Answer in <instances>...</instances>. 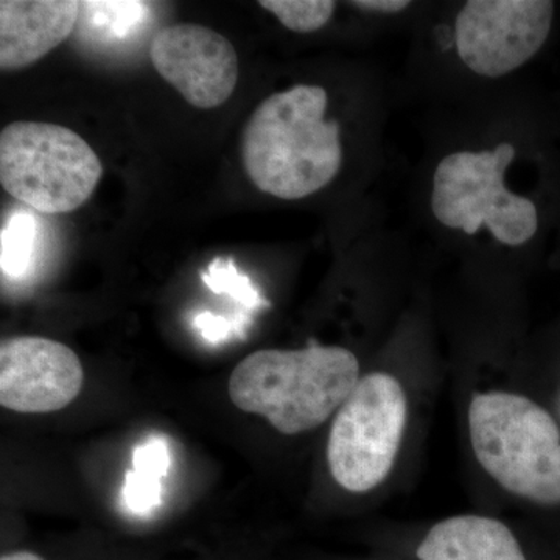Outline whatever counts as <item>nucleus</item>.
Wrapping results in <instances>:
<instances>
[{
  "label": "nucleus",
  "mask_w": 560,
  "mask_h": 560,
  "mask_svg": "<svg viewBox=\"0 0 560 560\" xmlns=\"http://www.w3.org/2000/svg\"><path fill=\"white\" fill-rule=\"evenodd\" d=\"M327 92L296 84L257 106L242 136V161L257 189L279 200L311 197L342 165L340 125L326 120Z\"/></svg>",
  "instance_id": "f257e3e1"
},
{
  "label": "nucleus",
  "mask_w": 560,
  "mask_h": 560,
  "mask_svg": "<svg viewBox=\"0 0 560 560\" xmlns=\"http://www.w3.org/2000/svg\"><path fill=\"white\" fill-rule=\"evenodd\" d=\"M359 360L338 346L250 353L232 371L230 397L238 410L259 415L279 433H305L340 410L360 382Z\"/></svg>",
  "instance_id": "f03ea898"
},
{
  "label": "nucleus",
  "mask_w": 560,
  "mask_h": 560,
  "mask_svg": "<svg viewBox=\"0 0 560 560\" xmlns=\"http://www.w3.org/2000/svg\"><path fill=\"white\" fill-rule=\"evenodd\" d=\"M469 429L493 480L534 503L560 504V429L544 407L518 394H477Z\"/></svg>",
  "instance_id": "7ed1b4c3"
},
{
  "label": "nucleus",
  "mask_w": 560,
  "mask_h": 560,
  "mask_svg": "<svg viewBox=\"0 0 560 560\" xmlns=\"http://www.w3.org/2000/svg\"><path fill=\"white\" fill-rule=\"evenodd\" d=\"M517 150L500 143L486 151H456L438 164L431 212L444 226L474 235L486 228L503 245L523 246L540 231L536 201L506 186Z\"/></svg>",
  "instance_id": "20e7f679"
},
{
  "label": "nucleus",
  "mask_w": 560,
  "mask_h": 560,
  "mask_svg": "<svg viewBox=\"0 0 560 560\" xmlns=\"http://www.w3.org/2000/svg\"><path fill=\"white\" fill-rule=\"evenodd\" d=\"M102 175L90 143L61 125L20 120L0 132V184L39 212L58 215L81 208Z\"/></svg>",
  "instance_id": "39448f33"
},
{
  "label": "nucleus",
  "mask_w": 560,
  "mask_h": 560,
  "mask_svg": "<svg viewBox=\"0 0 560 560\" xmlns=\"http://www.w3.org/2000/svg\"><path fill=\"white\" fill-rule=\"evenodd\" d=\"M407 397L397 378L374 372L360 378L335 415L327 460L335 481L368 492L393 469L407 427Z\"/></svg>",
  "instance_id": "423d86ee"
},
{
  "label": "nucleus",
  "mask_w": 560,
  "mask_h": 560,
  "mask_svg": "<svg viewBox=\"0 0 560 560\" xmlns=\"http://www.w3.org/2000/svg\"><path fill=\"white\" fill-rule=\"evenodd\" d=\"M556 14L551 0H470L455 22L460 61L486 79L508 75L547 46Z\"/></svg>",
  "instance_id": "0eeeda50"
},
{
  "label": "nucleus",
  "mask_w": 560,
  "mask_h": 560,
  "mask_svg": "<svg viewBox=\"0 0 560 560\" xmlns=\"http://www.w3.org/2000/svg\"><path fill=\"white\" fill-rule=\"evenodd\" d=\"M150 58L158 73L195 108L230 101L238 81V57L231 40L198 24H175L156 33Z\"/></svg>",
  "instance_id": "6e6552de"
},
{
  "label": "nucleus",
  "mask_w": 560,
  "mask_h": 560,
  "mask_svg": "<svg viewBox=\"0 0 560 560\" xmlns=\"http://www.w3.org/2000/svg\"><path fill=\"white\" fill-rule=\"evenodd\" d=\"M84 372L62 342L14 337L0 345V405L22 415L60 411L79 397Z\"/></svg>",
  "instance_id": "1a4fd4ad"
},
{
  "label": "nucleus",
  "mask_w": 560,
  "mask_h": 560,
  "mask_svg": "<svg viewBox=\"0 0 560 560\" xmlns=\"http://www.w3.org/2000/svg\"><path fill=\"white\" fill-rule=\"evenodd\" d=\"M75 0H2L0 68L24 69L69 38L80 20Z\"/></svg>",
  "instance_id": "9d476101"
},
{
  "label": "nucleus",
  "mask_w": 560,
  "mask_h": 560,
  "mask_svg": "<svg viewBox=\"0 0 560 560\" xmlns=\"http://www.w3.org/2000/svg\"><path fill=\"white\" fill-rule=\"evenodd\" d=\"M419 560H528L504 523L482 515H458L436 523L420 541Z\"/></svg>",
  "instance_id": "9b49d317"
},
{
  "label": "nucleus",
  "mask_w": 560,
  "mask_h": 560,
  "mask_svg": "<svg viewBox=\"0 0 560 560\" xmlns=\"http://www.w3.org/2000/svg\"><path fill=\"white\" fill-rule=\"evenodd\" d=\"M171 469V448L164 438L150 436L136 445L125 475L124 501L135 514H149L161 504L162 480Z\"/></svg>",
  "instance_id": "f8f14e48"
},
{
  "label": "nucleus",
  "mask_w": 560,
  "mask_h": 560,
  "mask_svg": "<svg viewBox=\"0 0 560 560\" xmlns=\"http://www.w3.org/2000/svg\"><path fill=\"white\" fill-rule=\"evenodd\" d=\"M81 11L102 38L121 39L145 21L149 3L81 2Z\"/></svg>",
  "instance_id": "ddd939ff"
},
{
  "label": "nucleus",
  "mask_w": 560,
  "mask_h": 560,
  "mask_svg": "<svg viewBox=\"0 0 560 560\" xmlns=\"http://www.w3.org/2000/svg\"><path fill=\"white\" fill-rule=\"evenodd\" d=\"M35 217L16 212L2 231V271L10 278H20L31 268L36 241Z\"/></svg>",
  "instance_id": "4468645a"
},
{
  "label": "nucleus",
  "mask_w": 560,
  "mask_h": 560,
  "mask_svg": "<svg viewBox=\"0 0 560 560\" xmlns=\"http://www.w3.org/2000/svg\"><path fill=\"white\" fill-rule=\"evenodd\" d=\"M259 5L275 14L289 31L312 33L331 20L337 3L330 0H261Z\"/></svg>",
  "instance_id": "2eb2a0df"
},
{
  "label": "nucleus",
  "mask_w": 560,
  "mask_h": 560,
  "mask_svg": "<svg viewBox=\"0 0 560 560\" xmlns=\"http://www.w3.org/2000/svg\"><path fill=\"white\" fill-rule=\"evenodd\" d=\"M202 282L217 294H230L235 301L246 307L257 308L267 305L261 300L259 291L253 285L248 276L242 275L232 259H215L209 265L208 271L202 272Z\"/></svg>",
  "instance_id": "dca6fc26"
},
{
  "label": "nucleus",
  "mask_w": 560,
  "mask_h": 560,
  "mask_svg": "<svg viewBox=\"0 0 560 560\" xmlns=\"http://www.w3.org/2000/svg\"><path fill=\"white\" fill-rule=\"evenodd\" d=\"M195 329L200 330L202 338L206 341L217 345L228 340L232 334V324L223 316L213 315L210 312H202L200 315L195 316L194 319Z\"/></svg>",
  "instance_id": "f3484780"
},
{
  "label": "nucleus",
  "mask_w": 560,
  "mask_h": 560,
  "mask_svg": "<svg viewBox=\"0 0 560 560\" xmlns=\"http://www.w3.org/2000/svg\"><path fill=\"white\" fill-rule=\"evenodd\" d=\"M352 5L370 13L396 14L407 10L411 3L407 0H359V2H352Z\"/></svg>",
  "instance_id": "a211bd4d"
},
{
  "label": "nucleus",
  "mask_w": 560,
  "mask_h": 560,
  "mask_svg": "<svg viewBox=\"0 0 560 560\" xmlns=\"http://www.w3.org/2000/svg\"><path fill=\"white\" fill-rule=\"evenodd\" d=\"M0 560H44L40 556L31 551L11 552V555L2 556Z\"/></svg>",
  "instance_id": "6ab92c4d"
}]
</instances>
